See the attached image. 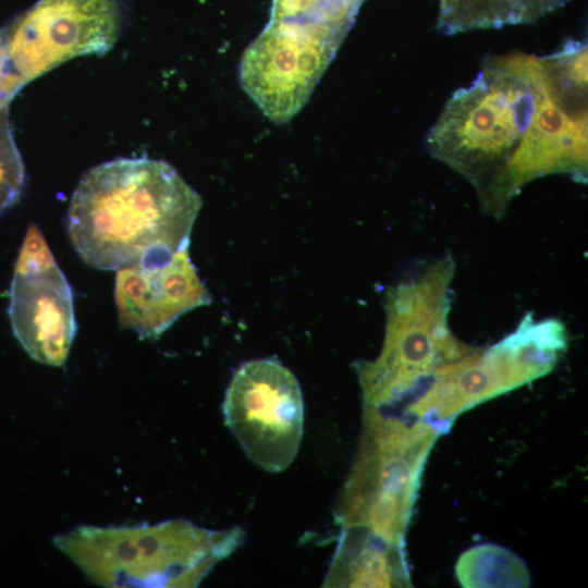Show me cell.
Instances as JSON below:
<instances>
[{
	"label": "cell",
	"instance_id": "cell-1",
	"mask_svg": "<svg viewBox=\"0 0 588 588\" xmlns=\"http://www.w3.org/2000/svg\"><path fill=\"white\" fill-rule=\"evenodd\" d=\"M587 137V114L550 88L540 57L514 52L487 59L452 95L426 146L498 206L531 177L577 171Z\"/></svg>",
	"mask_w": 588,
	"mask_h": 588
},
{
	"label": "cell",
	"instance_id": "cell-9",
	"mask_svg": "<svg viewBox=\"0 0 588 588\" xmlns=\"http://www.w3.org/2000/svg\"><path fill=\"white\" fill-rule=\"evenodd\" d=\"M114 297L120 324L142 339H158L182 315L211 302L188 248L118 269Z\"/></svg>",
	"mask_w": 588,
	"mask_h": 588
},
{
	"label": "cell",
	"instance_id": "cell-5",
	"mask_svg": "<svg viewBox=\"0 0 588 588\" xmlns=\"http://www.w3.org/2000/svg\"><path fill=\"white\" fill-rule=\"evenodd\" d=\"M357 10L348 0H323L303 16L270 20L245 49L240 83L269 120L285 123L305 106Z\"/></svg>",
	"mask_w": 588,
	"mask_h": 588
},
{
	"label": "cell",
	"instance_id": "cell-3",
	"mask_svg": "<svg viewBox=\"0 0 588 588\" xmlns=\"http://www.w3.org/2000/svg\"><path fill=\"white\" fill-rule=\"evenodd\" d=\"M243 530H210L177 518L135 527L81 526L54 544L105 587H196L243 540Z\"/></svg>",
	"mask_w": 588,
	"mask_h": 588
},
{
	"label": "cell",
	"instance_id": "cell-8",
	"mask_svg": "<svg viewBox=\"0 0 588 588\" xmlns=\"http://www.w3.org/2000/svg\"><path fill=\"white\" fill-rule=\"evenodd\" d=\"M13 333L35 360L61 366L76 332L72 289L42 233L30 224L10 286Z\"/></svg>",
	"mask_w": 588,
	"mask_h": 588
},
{
	"label": "cell",
	"instance_id": "cell-11",
	"mask_svg": "<svg viewBox=\"0 0 588 588\" xmlns=\"http://www.w3.org/2000/svg\"><path fill=\"white\" fill-rule=\"evenodd\" d=\"M568 0H440L437 28L443 34L500 28L537 21Z\"/></svg>",
	"mask_w": 588,
	"mask_h": 588
},
{
	"label": "cell",
	"instance_id": "cell-14",
	"mask_svg": "<svg viewBox=\"0 0 588 588\" xmlns=\"http://www.w3.org/2000/svg\"><path fill=\"white\" fill-rule=\"evenodd\" d=\"M23 87L20 77L9 64L0 34V109L8 108L10 101Z\"/></svg>",
	"mask_w": 588,
	"mask_h": 588
},
{
	"label": "cell",
	"instance_id": "cell-15",
	"mask_svg": "<svg viewBox=\"0 0 588 588\" xmlns=\"http://www.w3.org/2000/svg\"><path fill=\"white\" fill-rule=\"evenodd\" d=\"M323 0H272L271 21L303 16L316 10Z\"/></svg>",
	"mask_w": 588,
	"mask_h": 588
},
{
	"label": "cell",
	"instance_id": "cell-12",
	"mask_svg": "<svg viewBox=\"0 0 588 588\" xmlns=\"http://www.w3.org/2000/svg\"><path fill=\"white\" fill-rule=\"evenodd\" d=\"M455 575L465 588H520L531 583L523 559L493 543L477 544L464 551L456 562Z\"/></svg>",
	"mask_w": 588,
	"mask_h": 588
},
{
	"label": "cell",
	"instance_id": "cell-2",
	"mask_svg": "<svg viewBox=\"0 0 588 588\" xmlns=\"http://www.w3.org/2000/svg\"><path fill=\"white\" fill-rule=\"evenodd\" d=\"M203 199L162 160L117 158L89 169L72 195L69 238L85 264L118 270L188 248Z\"/></svg>",
	"mask_w": 588,
	"mask_h": 588
},
{
	"label": "cell",
	"instance_id": "cell-13",
	"mask_svg": "<svg viewBox=\"0 0 588 588\" xmlns=\"http://www.w3.org/2000/svg\"><path fill=\"white\" fill-rule=\"evenodd\" d=\"M24 179V164L9 122L8 108H3L0 109V215L20 199Z\"/></svg>",
	"mask_w": 588,
	"mask_h": 588
},
{
	"label": "cell",
	"instance_id": "cell-7",
	"mask_svg": "<svg viewBox=\"0 0 588 588\" xmlns=\"http://www.w3.org/2000/svg\"><path fill=\"white\" fill-rule=\"evenodd\" d=\"M117 0H39L0 29L11 69L25 86L81 56H102L117 41Z\"/></svg>",
	"mask_w": 588,
	"mask_h": 588
},
{
	"label": "cell",
	"instance_id": "cell-10",
	"mask_svg": "<svg viewBox=\"0 0 588 588\" xmlns=\"http://www.w3.org/2000/svg\"><path fill=\"white\" fill-rule=\"evenodd\" d=\"M409 584L404 547L356 527L343 528L323 586L404 587Z\"/></svg>",
	"mask_w": 588,
	"mask_h": 588
},
{
	"label": "cell",
	"instance_id": "cell-4",
	"mask_svg": "<svg viewBox=\"0 0 588 588\" xmlns=\"http://www.w3.org/2000/svg\"><path fill=\"white\" fill-rule=\"evenodd\" d=\"M441 432L432 425L365 407L357 458L345 482L338 519L404 547L428 454Z\"/></svg>",
	"mask_w": 588,
	"mask_h": 588
},
{
	"label": "cell",
	"instance_id": "cell-16",
	"mask_svg": "<svg viewBox=\"0 0 588 588\" xmlns=\"http://www.w3.org/2000/svg\"><path fill=\"white\" fill-rule=\"evenodd\" d=\"M350 2H352L354 5H356L357 8L359 7V4L364 1V0H348Z\"/></svg>",
	"mask_w": 588,
	"mask_h": 588
},
{
	"label": "cell",
	"instance_id": "cell-6",
	"mask_svg": "<svg viewBox=\"0 0 588 588\" xmlns=\"http://www.w3.org/2000/svg\"><path fill=\"white\" fill-rule=\"evenodd\" d=\"M226 426L247 457L267 471L286 469L304 431V402L294 373L273 358L241 365L226 388Z\"/></svg>",
	"mask_w": 588,
	"mask_h": 588
}]
</instances>
